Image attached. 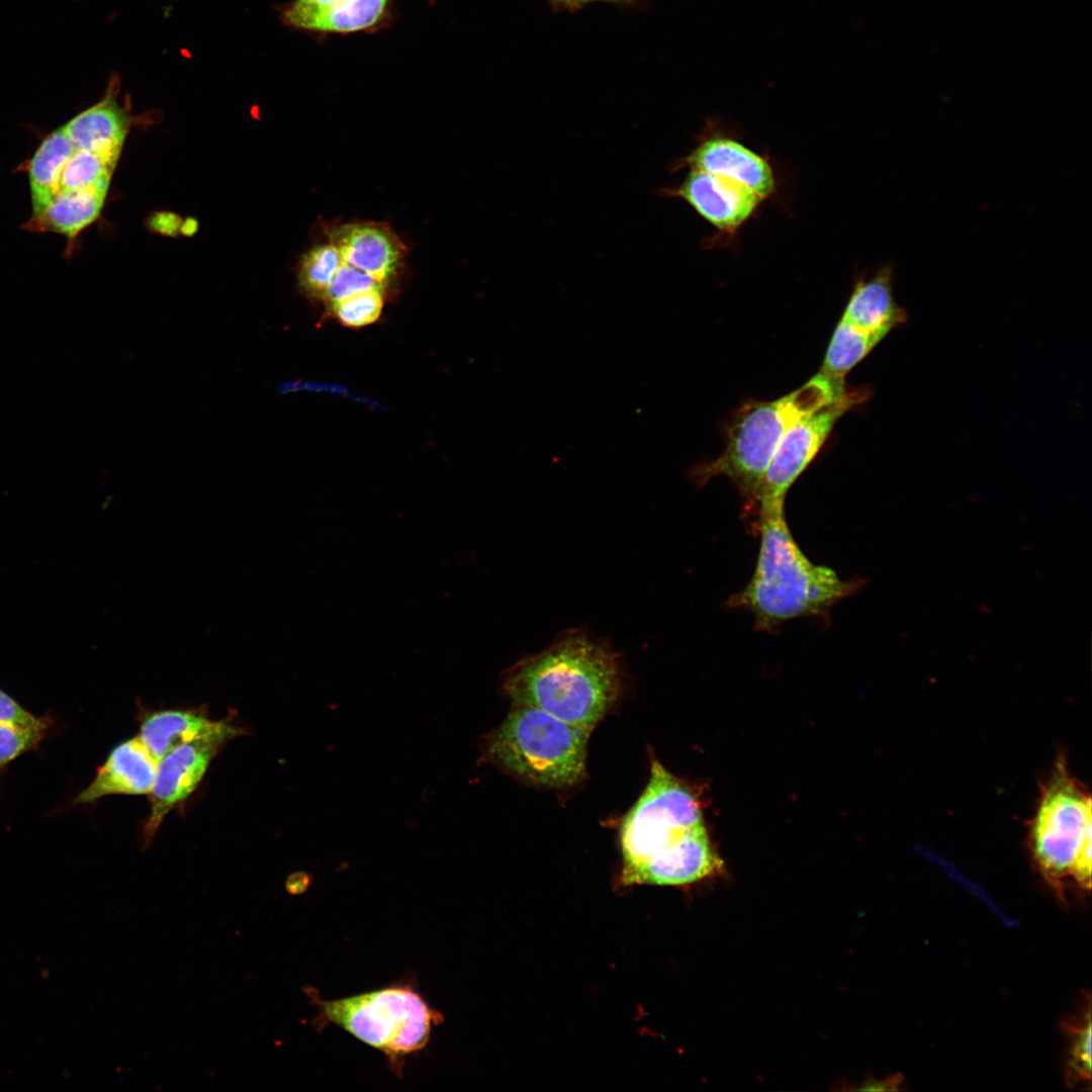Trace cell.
<instances>
[{
  "label": "cell",
  "mask_w": 1092,
  "mask_h": 1092,
  "mask_svg": "<svg viewBox=\"0 0 1092 1092\" xmlns=\"http://www.w3.org/2000/svg\"><path fill=\"white\" fill-rule=\"evenodd\" d=\"M622 689L618 654L607 641L582 630L564 632L543 651L520 660L502 684L514 705L540 709L588 731L614 706Z\"/></svg>",
  "instance_id": "obj_1"
},
{
  "label": "cell",
  "mask_w": 1092,
  "mask_h": 1092,
  "mask_svg": "<svg viewBox=\"0 0 1092 1092\" xmlns=\"http://www.w3.org/2000/svg\"><path fill=\"white\" fill-rule=\"evenodd\" d=\"M784 505L758 507L760 543L755 569L746 586L728 602L752 614L760 631H774L797 618L825 617L864 583L843 580L830 567L812 563L792 536Z\"/></svg>",
  "instance_id": "obj_2"
},
{
  "label": "cell",
  "mask_w": 1092,
  "mask_h": 1092,
  "mask_svg": "<svg viewBox=\"0 0 1092 1092\" xmlns=\"http://www.w3.org/2000/svg\"><path fill=\"white\" fill-rule=\"evenodd\" d=\"M117 160L89 146L70 121L54 130L30 162L29 226L76 237L101 212Z\"/></svg>",
  "instance_id": "obj_3"
},
{
  "label": "cell",
  "mask_w": 1092,
  "mask_h": 1092,
  "mask_svg": "<svg viewBox=\"0 0 1092 1092\" xmlns=\"http://www.w3.org/2000/svg\"><path fill=\"white\" fill-rule=\"evenodd\" d=\"M844 380L821 372L781 398L748 400L725 428V448L709 461L697 464L691 477L697 485L723 476L732 481L746 504L755 506L767 466L785 434L803 418L842 396Z\"/></svg>",
  "instance_id": "obj_4"
},
{
  "label": "cell",
  "mask_w": 1092,
  "mask_h": 1092,
  "mask_svg": "<svg viewBox=\"0 0 1092 1092\" xmlns=\"http://www.w3.org/2000/svg\"><path fill=\"white\" fill-rule=\"evenodd\" d=\"M322 237L301 258L298 278L304 291L331 306L365 293H384L404 267L406 247L386 223H328Z\"/></svg>",
  "instance_id": "obj_5"
},
{
  "label": "cell",
  "mask_w": 1092,
  "mask_h": 1092,
  "mask_svg": "<svg viewBox=\"0 0 1092 1092\" xmlns=\"http://www.w3.org/2000/svg\"><path fill=\"white\" fill-rule=\"evenodd\" d=\"M589 733L540 709L514 705L482 737L480 760L532 785L570 787L585 776Z\"/></svg>",
  "instance_id": "obj_6"
},
{
  "label": "cell",
  "mask_w": 1092,
  "mask_h": 1092,
  "mask_svg": "<svg viewBox=\"0 0 1092 1092\" xmlns=\"http://www.w3.org/2000/svg\"><path fill=\"white\" fill-rule=\"evenodd\" d=\"M1091 797L1060 756L1041 787L1028 825V846L1034 864L1059 899L1072 879L1091 889Z\"/></svg>",
  "instance_id": "obj_7"
},
{
  "label": "cell",
  "mask_w": 1092,
  "mask_h": 1092,
  "mask_svg": "<svg viewBox=\"0 0 1092 1092\" xmlns=\"http://www.w3.org/2000/svg\"><path fill=\"white\" fill-rule=\"evenodd\" d=\"M316 1008L314 1028L336 1024L364 1043L382 1052L392 1068L429 1042L443 1016L432 1009L412 985L395 984L351 997L323 1000L305 989Z\"/></svg>",
  "instance_id": "obj_8"
},
{
  "label": "cell",
  "mask_w": 1092,
  "mask_h": 1092,
  "mask_svg": "<svg viewBox=\"0 0 1092 1092\" xmlns=\"http://www.w3.org/2000/svg\"><path fill=\"white\" fill-rule=\"evenodd\" d=\"M703 809L695 787L653 760L645 790L621 824V876L679 845L705 824Z\"/></svg>",
  "instance_id": "obj_9"
},
{
  "label": "cell",
  "mask_w": 1092,
  "mask_h": 1092,
  "mask_svg": "<svg viewBox=\"0 0 1092 1092\" xmlns=\"http://www.w3.org/2000/svg\"><path fill=\"white\" fill-rule=\"evenodd\" d=\"M868 396L867 388L848 389L793 425L767 466L755 505L785 504L789 488L816 457L836 422Z\"/></svg>",
  "instance_id": "obj_10"
},
{
  "label": "cell",
  "mask_w": 1092,
  "mask_h": 1092,
  "mask_svg": "<svg viewBox=\"0 0 1092 1092\" xmlns=\"http://www.w3.org/2000/svg\"><path fill=\"white\" fill-rule=\"evenodd\" d=\"M241 733L225 721H209L194 738L169 751L158 762L150 796L146 835L152 837L166 815L189 797L221 746Z\"/></svg>",
  "instance_id": "obj_11"
},
{
  "label": "cell",
  "mask_w": 1092,
  "mask_h": 1092,
  "mask_svg": "<svg viewBox=\"0 0 1092 1092\" xmlns=\"http://www.w3.org/2000/svg\"><path fill=\"white\" fill-rule=\"evenodd\" d=\"M659 194L686 201L710 224L725 234L736 233L762 201L737 182L697 169H690L679 185L661 188Z\"/></svg>",
  "instance_id": "obj_12"
},
{
  "label": "cell",
  "mask_w": 1092,
  "mask_h": 1092,
  "mask_svg": "<svg viewBox=\"0 0 1092 1092\" xmlns=\"http://www.w3.org/2000/svg\"><path fill=\"white\" fill-rule=\"evenodd\" d=\"M690 168L737 182L761 200L776 190V176L769 162L734 138L704 134L686 157L674 163L673 171Z\"/></svg>",
  "instance_id": "obj_13"
},
{
  "label": "cell",
  "mask_w": 1092,
  "mask_h": 1092,
  "mask_svg": "<svg viewBox=\"0 0 1092 1092\" xmlns=\"http://www.w3.org/2000/svg\"><path fill=\"white\" fill-rule=\"evenodd\" d=\"M389 0H292L280 16L284 24L318 33H353L378 25Z\"/></svg>",
  "instance_id": "obj_14"
},
{
  "label": "cell",
  "mask_w": 1092,
  "mask_h": 1092,
  "mask_svg": "<svg viewBox=\"0 0 1092 1092\" xmlns=\"http://www.w3.org/2000/svg\"><path fill=\"white\" fill-rule=\"evenodd\" d=\"M158 762L139 736L123 741L110 751L92 782L75 797L72 804H90L115 794H149Z\"/></svg>",
  "instance_id": "obj_15"
},
{
  "label": "cell",
  "mask_w": 1092,
  "mask_h": 1092,
  "mask_svg": "<svg viewBox=\"0 0 1092 1092\" xmlns=\"http://www.w3.org/2000/svg\"><path fill=\"white\" fill-rule=\"evenodd\" d=\"M894 268L888 263L872 277H859L845 305L841 318L867 332L886 336L907 321L893 294Z\"/></svg>",
  "instance_id": "obj_16"
},
{
  "label": "cell",
  "mask_w": 1092,
  "mask_h": 1092,
  "mask_svg": "<svg viewBox=\"0 0 1092 1092\" xmlns=\"http://www.w3.org/2000/svg\"><path fill=\"white\" fill-rule=\"evenodd\" d=\"M208 722L194 711H159L144 720L139 738L159 761L178 745L194 738Z\"/></svg>",
  "instance_id": "obj_17"
},
{
  "label": "cell",
  "mask_w": 1092,
  "mask_h": 1092,
  "mask_svg": "<svg viewBox=\"0 0 1092 1092\" xmlns=\"http://www.w3.org/2000/svg\"><path fill=\"white\" fill-rule=\"evenodd\" d=\"M886 336L867 332L840 318L830 339L820 372L838 380L858 364Z\"/></svg>",
  "instance_id": "obj_18"
},
{
  "label": "cell",
  "mask_w": 1092,
  "mask_h": 1092,
  "mask_svg": "<svg viewBox=\"0 0 1092 1092\" xmlns=\"http://www.w3.org/2000/svg\"><path fill=\"white\" fill-rule=\"evenodd\" d=\"M1070 1045L1065 1069L1069 1087L1090 1085L1091 1082V1005L1090 998L1079 1015L1063 1023Z\"/></svg>",
  "instance_id": "obj_19"
},
{
  "label": "cell",
  "mask_w": 1092,
  "mask_h": 1092,
  "mask_svg": "<svg viewBox=\"0 0 1092 1092\" xmlns=\"http://www.w3.org/2000/svg\"><path fill=\"white\" fill-rule=\"evenodd\" d=\"M50 725L51 722L40 725L0 723V767L36 749Z\"/></svg>",
  "instance_id": "obj_20"
},
{
  "label": "cell",
  "mask_w": 1092,
  "mask_h": 1092,
  "mask_svg": "<svg viewBox=\"0 0 1092 1092\" xmlns=\"http://www.w3.org/2000/svg\"><path fill=\"white\" fill-rule=\"evenodd\" d=\"M383 302L384 293L370 292L337 302L331 307L342 324L362 327L379 317Z\"/></svg>",
  "instance_id": "obj_21"
},
{
  "label": "cell",
  "mask_w": 1092,
  "mask_h": 1092,
  "mask_svg": "<svg viewBox=\"0 0 1092 1092\" xmlns=\"http://www.w3.org/2000/svg\"><path fill=\"white\" fill-rule=\"evenodd\" d=\"M51 722L49 717H38L25 710L8 694L0 690V723L40 725Z\"/></svg>",
  "instance_id": "obj_22"
},
{
  "label": "cell",
  "mask_w": 1092,
  "mask_h": 1092,
  "mask_svg": "<svg viewBox=\"0 0 1092 1092\" xmlns=\"http://www.w3.org/2000/svg\"><path fill=\"white\" fill-rule=\"evenodd\" d=\"M182 219L177 214L170 211H159L153 213L149 218L148 224L154 232L165 236H176L180 233Z\"/></svg>",
  "instance_id": "obj_23"
},
{
  "label": "cell",
  "mask_w": 1092,
  "mask_h": 1092,
  "mask_svg": "<svg viewBox=\"0 0 1092 1092\" xmlns=\"http://www.w3.org/2000/svg\"><path fill=\"white\" fill-rule=\"evenodd\" d=\"M638 1L639 0H549V3L555 11H575L593 2H607L622 6H634Z\"/></svg>",
  "instance_id": "obj_24"
},
{
  "label": "cell",
  "mask_w": 1092,
  "mask_h": 1092,
  "mask_svg": "<svg viewBox=\"0 0 1092 1092\" xmlns=\"http://www.w3.org/2000/svg\"><path fill=\"white\" fill-rule=\"evenodd\" d=\"M311 882V877L305 872L292 873L286 880V890L291 895H299L305 892Z\"/></svg>",
  "instance_id": "obj_25"
},
{
  "label": "cell",
  "mask_w": 1092,
  "mask_h": 1092,
  "mask_svg": "<svg viewBox=\"0 0 1092 1092\" xmlns=\"http://www.w3.org/2000/svg\"><path fill=\"white\" fill-rule=\"evenodd\" d=\"M198 223L194 218H187L182 221L180 233L184 236H192L197 231Z\"/></svg>",
  "instance_id": "obj_26"
}]
</instances>
